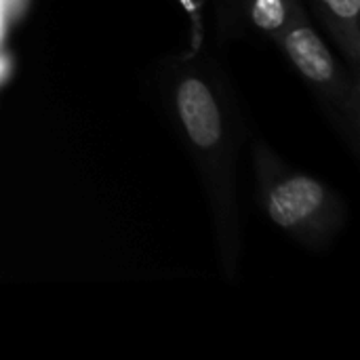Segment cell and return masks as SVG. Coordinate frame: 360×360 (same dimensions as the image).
I'll use <instances>...</instances> for the list:
<instances>
[{"label": "cell", "mask_w": 360, "mask_h": 360, "mask_svg": "<svg viewBox=\"0 0 360 360\" xmlns=\"http://www.w3.org/2000/svg\"><path fill=\"white\" fill-rule=\"evenodd\" d=\"M177 116L190 137L200 150H211L221 143L224 118L211 86L198 76H186L175 89Z\"/></svg>", "instance_id": "6da1fadb"}, {"label": "cell", "mask_w": 360, "mask_h": 360, "mask_svg": "<svg viewBox=\"0 0 360 360\" xmlns=\"http://www.w3.org/2000/svg\"><path fill=\"white\" fill-rule=\"evenodd\" d=\"M327 205V188L308 175L276 181L266 198L270 219L283 230H295L314 219Z\"/></svg>", "instance_id": "7a4b0ae2"}, {"label": "cell", "mask_w": 360, "mask_h": 360, "mask_svg": "<svg viewBox=\"0 0 360 360\" xmlns=\"http://www.w3.org/2000/svg\"><path fill=\"white\" fill-rule=\"evenodd\" d=\"M283 49L291 63L316 86H333L338 82V65L325 40L308 23L289 25L281 34Z\"/></svg>", "instance_id": "3957f363"}, {"label": "cell", "mask_w": 360, "mask_h": 360, "mask_svg": "<svg viewBox=\"0 0 360 360\" xmlns=\"http://www.w3.org/2000/svg\"><path fill=\"white\" fill-rule=\"evenodd\" d=\"M251 19L268 34H283L291 25L287 0H253Z\"/></svg>", "instance_id": "277c9868"}, {"label": "cell", "mask_w": 360, "mask_h": 360, "mask_svg": "<svg viewBox=\"0 0 360 360\" xmlns=\"http://www.w3.org/2000/svg\"><path fill=\"white\" fill-rule=\"evenodd\" d=\"M323 8L331 15V19L344 27L352 38H356V23H359L360 0H319Z\"/></svg>", "instance_id": "5b68a950"}]
</instances>
